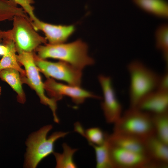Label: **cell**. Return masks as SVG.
Returning a JSON list of instances; mask_svg holds the SVG:
<instances>
[{
	"label": "cell",
	"instance_id": "cell-2",
	"mask_svg": "<svg viewBox=\"0 0 168 168\" xmlns=\"http://www.w3.org/2000/svg\"><path fill=\"white\" fill-rule=\"evenodd\" d=\"M127 70L130 77V107H135L144 96L156 89L160 75L138 60L128 64Z\"/></svg>",
	"mask_w": 168,
	"mask_h": 168
},
{
	"label": "cell",
	"instance_id": "cell-21",
	"mask_svg": "<svg viewBox=\"0 0 168 168\" xmlns=\"http://www.w3.org/2000/svg\"><path fill=\"white\" fill-rule=\"evenodd\" d=\"M151 115L156 135L168 145V112Z\"/></svg>",
	"mask_w": 168,
	"mask_h": 168
},
{
	"label": "cell",
	"instance_id": "cell-8",
	"mask_svg": "<svg viewBox=\"0 0 168 168\" xmlns=\"http://www.w3.org/2000/svg\"><path fill=\"white\" fill-rule=\"evenodd\" d=\"M44 88L50 98L57 101L61 99L63 96L71 98L77 105L83 103L88 98L100 99L101 97L86 90L80 86L65 85L58 82L52 78H47L44 83Z\"/></svg>",
	"mask_w": 168,
	"mask_h": 168
},
{
	"label": "cell",
	"instance_id": "cell-24",
	"mask_svg": "<svg viewBox=\"0 0 168 168\" xmlns=\"http://www.w3.org/2000/svg\"><path fill=\"white\" fill-rule=\"evenodd\" d=\"M156 90L168 92V72L166 71L161 76H160L158 79Z\"/></svg>",
	"mask_w": 168,
	"mask_h": 168
},
{
	"label": "cell",
	"instance_id": "cell-12",
	"mask_svg": "<svg viewBox=\"0 0 168 168\" xmlns=\"http://www.w3.org/2000/svg\"><path fill=\"white\" fill-rule=\"evenodd\" d=\"M135 107L151 114L168 112V92L156 89L144 96Z\"/></svg>",
	"mask_w": 168,
	"mask_h": 168
},
{
	"label": "cell",
	"instance_id": "cell-10",
	"mask_svg": "<svg viewBox=\"0 0 168 168\" xmlns=\"http://www.w3.org/2000/svg\"><path fill=\"white\" fill-rule=\"evenodd\" d=\"M108 143L113 168H151L152 161L146 154L124 149Z\"/></svg>",
	"mask_w": 168,
	"mask_h": 168
},
{
	"label": "cell",
	"instance_id": "cell-27",
	"mask_svg": "<svg viewBox=\"0 0 168 168\" xmlns=\"http://www.w3.org/2000/svg\"><path fill=\"white\" fill-rule=\"evenodd\" d=\"M1 86H0V96L1 95Z\"/></svg>",
	"mask_w": 168,
	"mask_h": 168
},
{
	"label": "cell",
	"instance_id": "cell-18",
	"mask_svg": "<svg viewBox=\"0 0 168 168\" xmlns=\"http://www.w3.org/2000/svg\"><path fill=\"white\" fill-rule=\"evenodd\" d=\"M17 16L25 17L26 14L14 0H0V22L13 20Z\"/></svg>",
	"mask_w": 168,
	"mask_h": 168
},
{
	"label": "cell",
	"instance_id": "cell-11",
	"mask_svg": "<svg viewBox=\"0 0 168 168\" xmlns=\"http://www.w3.org/2000/svg\"><path fill=\"white\" fill-rule=\"evenodd\" d=\"M34 7H30L25 10L29 15L30 23L35 30L42 31L49 44H56L64 43L73 33L74 26L54 25L40 20L34 14Z\"/></svg>",
	"mask_w": 168,
	"mask_h": 168
},
{
	"label": "cell",
	"instance_id": "cell-3",
	"mask_svg": "<svg viewBox=\"0 0 168 168\" xmlns=\"http://www.w3.org/2000/svg\"><path fill=\"white\" fill-rule=\"evenodd\" d=\"M52 128L50 124L45 125L32 133L28 137L26 143L27 147L24 163L25 167H36L43 159L54 152L55 142L69 133L56 132L47 137L48 133Z\"/></svg>",
	"mask_w": 168,
	"mask_h": 168
},
{
	"label": "cell",
	"instance_id": "cell-23",
	"mask_svg": "<svg viewBox=\"0 0 168 168\" xmlns=\"http://www.w3.org/2000/svg\"><path fill=\"white\" fill-rule=\"evenodd\" d=\"M95 151L96 168H113L109 152L108 142L106 139L105 142L100 145L90 144Z\"/></svg>",
	"mask_w": 168,
	"mask_h": 168
},
{
	"label": "cell",
	"instance_id": "cell-7",
	"mask_svg": "<svg viewBox=\"0 0 168 168\" xmlns=\"http://www.w3.org/2000/svg\"><path fill=\"white\" fill-rule=\"evenodd\" d=\"M33 54L35 62L39 71L47 78H54L64 81L70 85L80 86L82 70L63 61L53 62L45 60L39 58L35 53Z\"/></svg>",
	"mask_w": 168,
	"mask_h": 168
},
{
	"label": "cell",
	"instance_id": "cell-5",
	"mask_svg": "<svg viewBox=\"0 0 168 168\" xmlns=\"http://www.w3.org/2000/svg\"><path fill=\"white\" fill-rule=\"evenodd\" d=\"M16 58L19 63L24 66L26 72V76L21 77L22 84H26L35 91L40 99V102L48 106L51 110L54 121L58 123L59 119L56 114L57 101L47 97L45 95L44 83L39 73L40 71L35 62L33 53L22 52L16 54Z\"/></svg>",
	"mask_w": 168,
	"mask_h": 168
},
{
	"label": "cell",
	"instance_id": "cell-17",
	"mask_svg": "<svg viewBox=\"0 0 168 168\" xmlns=\"http://www.w3.org/2000/svg\"><path fill=\"white\" fill-rule=\"evenodd\" d=\"M144 11L156 16L166 18L168 16V4L165 0H132Z\"/></svg>",
	"mask_w": 168,
	"mask_h": 168
},
{
	"label": "cell",
	"instance_id": "cell-25",
	"mask_svg": "<svg viewBox=\"0 0 168 168\" xmlns=\"http://www.w3.org/2000/svg\"><path fill=\"white\" fill-rule=\"evenodd\" d=\"M10 30L7 31L0 30V42L6 39H10Z\"/></svg>",
	"mask_w": 168,
	"mask_h": 168
},
{
	"label": "cell",
	"instance_id": "cell-20",
	"mask_svg": "<svg viewBox=\"0 0 168 168\" xmlns=\"http://www.w3.org/2000/svg\"><path fill=\"white\" fill-rule=\"evenodd\" d=\"M63 151L60 153L54 152V154L56 161V168H75L77 166L73 160V156L77 149H73L66 143L62 145Z\"/></svg>",
	"mask_w": 168,
	"mask_h": 168
},
{
	"label": "cell",
	"instance_id": "cell-14",
	"mask_svg": "<svg viewBox=\"0 0 168 168\" xmlns=\"http://www.w3.org/2000/svg\"><path fill=\"white\" fill-rule=\"evenodd\" d=\"M105 137L108 143L111 145L146 154L144 139L114 131L110 134L105 133Z\"/></svg>",
	"mask_w": 168,
	"mask_h": 168
},
{
	"label": "cell",
	"instance_id": "cell-6",
	"mask_svg": "<svg viewBox=\"0 0 168 168\" xmlns=\"http://www.w3.org/2000/svg\"><path fill=\"white\" fill-rule=\"evenodd\" d=\"M13 26L10 30V39L14 42L16 52H32L47 40L37 33L32 26L29 18L21 16L14 17Z\"/></svg>",
	"mask_w": 168,
	"mask_h": 168
},
{
	"label": "cell",
	"instance_id": "cell-4",
	"mask_svg": "<svg viewBox=\"0 0 168 168\" xmlns=\"http://www.w3.org/2000/svg\"><path fill=\"white\" fill-rule=\"evenodd\" d=\"M113 131L143 139L155 134L152 115L136 107H130L114 124Z\"/></svg>",
	"mask_w": 168,
	"mask_h": 168
},
{
	"label": "cell",
	"instance_id": "cell-19",
	"mask_svg": "<svg viewBox=\"0 0 168 168\" xmlns=\"http://www.w3.org/2000/svg\"><path fill=\"white\" fill-rule=\"evenodd\" d=\"M75 130L86 138L90 145H100L105 141V133L99 128H91L84 131L80 124L77 122L75 124Z\"/></svg>",
	"mask_w": 168,
	"mask_h": 168
},
{
	"label": "cell",
	"instance_id": "cell-9",
	"mask_svg": "<svg viewBox=\"0 0 168 168\" xmlns=\"http://www.w3.org/2000/svg\"><path fill=\"white\" fill-rule=\"evenodd\" d=\"M98 79L103 93L101 107L105 118L107 123L114 124L123 114L122 105L117 99L111 78L100 75Z\"/></svg>",
	"mask_w": 168,
	"mask_h": 168
},
{
	"label": "cell",
	"instance_id": "cell-13",
	"mask_svg": "<svg viewBox=\"0 0 168 168\" xmlns=\"http://www.w3.org/2000/svg\"><path fill=\"white\" fill-rule=\"evenodd\" d=\"M146 154L157 168L168 165V145L153 134L144 139Z\"/></svg>",
	"mask_w": 168,
	"mask_h": 168
},
{
	"label": "cell",
	"instance_id": "cell-22",
	"mask_svg": "<svg viewBox=\"0 0 168 168\" xmlns=\"http://www.w3.org/2000/svg\"><path fill=\"white\" fill-rule=\"evenodd\" d=\"M168 26L166 24L160 25L155 33L156 47L161 52L166 64L168 62Z\"/></svg>",
	"mask_w": 168,
	"mask_h": 168
},
{
	"label": "cell",
	"instance_id": "cell-15",
	"mask_svg": "<svg viewBox=\"0 0 168 168\" xmlns=\"http://www.w3.org/2000/svg\"><path fill=\"white\" fill-rule=\"evenodd\" d=\"M0 78L6 82L17 94V101L24 104L26 101L25 93L22 87L19 72L13 68H6L0 70Z\"/></svg>",
	"mask_w": 168,
	"mask_h": 168
},
{
	"label": "cell",
	"instance_id": "cell-26",
	"mask_svg": "<svg viewBox=\"0 0 168 168\" xmlns=\"http://www.w3.org/2000/svg\"><path fill=\"white\" fill-rule=\"evenodd\" d=\"M7 51L6 47L3 45H0V54L4 55Z\"/></svg>",
	"mask_w": 168,
	"mask_h": 168
},
{
	"label": "cell",
	"instance_id": "cell-1",
	"mask_svg": "<svg viewBox=\"0 0 168 168\" xmlns=\"http://www.w3.org/2000/svg\"><path fill=\"white\" fill-rule=\"evenodd\" d=\"M35 50L40 58L58 59L81 70L94 63V59L87 54V44L80 40L67 44L40 45Z\"/></svg>",
	"mask_w": 168,
	"mask_h": 168
},
{
	"label": "cell",
	"instance_id": "cell-16",
	"mask_svg": "<svg viewBox=\"0 0 168 168\" xmlns=\"http://www.w3.org/2000/svg\"><path fill=\"white\" fill-rule=\"evenodd\" d=\"M2 41L3 45L7 48V51L0 60V70L6 68H13L19 72L21 77H25V70L20 67L16 59V51L14 42L9 39H4Z\"/></svg>",
	"mask_w": 168,
	"mask_h": 168
}]
</instances>
